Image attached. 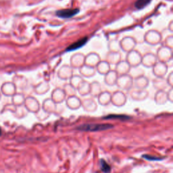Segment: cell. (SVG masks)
Segmentation results:
<instances>
[{"instance_id": "obj_1", "label": "cell", "mask_w": 173, "mask_h": 173, "mask_svg": "<svg viewBox=\"0 0 173 173\" xmlns=\"http://www.w3.org/2000/svg\"><path fill=\"white\" fill-rule=\"evenodd\" d=\"M113 125L110 124H85L77 127V129L87 132H96V131H104L113 128Z\"/></svg>"}, {"instance_id": "obj_2", "label": "cell", "mask_w": 173, "mask_h": 173, "mask_svg": "<svg viewBox=\"0 0 173 173\" xmlns=\"http://www.w3.org/2000/svg\"><path fill=\"white\" fill-rule=\"evenodd\" d=\"M79 9L78 8H68V9H64V10H58L56 12V14L59 18L66 19L70 18L75 16L76 14L79 12Z\"/></svg>"}, {"instance_id": "obj_3", "label": "cell", "mask_w": 173, "mask_h": 173, "mask_svg": "<svg viewBox=\"0 0 173 173\" xmlns=\"http://www.w3.org/2000/svg\"><path fill=\"white\" fill-rule=\"evenodd\" d=\"M87 39H88V38L86 37L81 38V39L77 41L76 42L71 44L70 46H69L67 47L66 51H74V50L79 49V48H81V47L83 46L86 43Z\"/></svg>"}, {"instance_id": "obj_4", "label": "cell", "mask_w": 173, "mask_h": 173, "mask_svg": "<svg viewBox=\"0 0 173 173\" xmlns=\"http://www.w3.org/2000/svg\"><path fill=\"white\" fill-rule=\"evenodd\" d=\"M151 0H137L135 3V6L138 10L143 9L145 7L150 4Z\"/></svg>"}, {"instance_id": "obj_5", "label": "cell", "mask_w": 173, "mask_h": 173, "mask_svg": "<svg viewBox=\"0 0 173 173\" xmlns=\"http://www.w3.org/2000/svg\"><path fill=\"white\" fill-rule=\"evenodd\" d=\"M100 167H101L102 171L104 173H109L111 171L110 166L104 160H103V159L100 160Z\"/></svg>"}, {"instance_id": "obj_6", "label": "cell", "mask_w": 173, "mask_h": 173, "mask_svg": "<svg viewBox=\"0 0 173 173\" xmlns=\"http://www.w3.org/2000/svg\"><path fill=\"white\" fill-rule=\"evenodd\" d=\"M120 119V120H129L130 119L129 116L125 115H110L103 117V119Z\"/></svg>"}, {"instance_id": "obj_7", "label": "cell", "mask_w": 173, "mask_h": 173, "mask_svg": "<svg viewBox=\"0 0 173 173\" xmlns=\"http://www.w3.org/2000/svg\"><path fill=\"white\" fill-rule=\"evenodd\" d=\"M142 158L146 159V160H150V161H155V160H162V158H158V157L152 156V155H147V154L143 155Z\"/></svg>"}, {"instance_id": "obj_8", "label": "cell", "mask_w": 173, "mask_h": 173, "mask_svg": "<svg viewBox=\"0 0 173 173\" xmlns=\"http://www.w3.org/2000/svg\"><path fill=\"white\" fill-rule=\"evenodd\" d=\"M2 129H1V128H0V135H2Z\"/></svg>"}]
</instances>
